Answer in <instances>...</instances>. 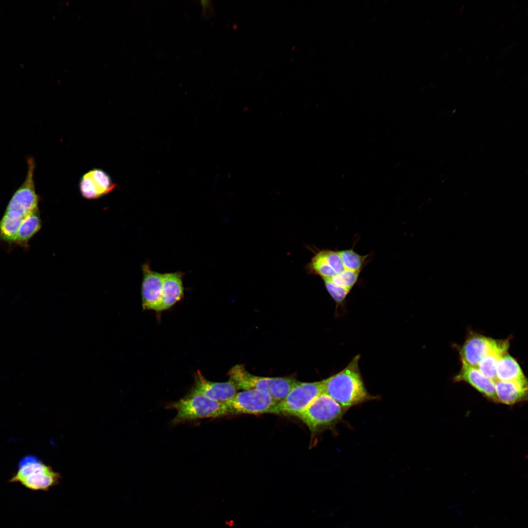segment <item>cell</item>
<instances>
[{
  "label": "cell",
  "instance_id": "22",
  "mask_svg": "<svg viewBox=\"0 0 528 528\" xmlns=\"http://www.w3.org/2000/svg\"><path fill=\"white\" fill-rule=\"evenodd\" d=\"M79 187L82 195L87 199H96L101 197L88 172L82 176Z\"/></svg>",
  "mask_w": 528,
  "mask_h": 528
},
{
  "label": "cell",
  "instance_id": "1",
  "mask_svg": "<svg viewBox=\"0 0 528 528\" xmlns=\"http://www.w3.org/2000/svg\"><path fill=\"white\" fill-rule=\"evenodd\" d=\"M25 178L13 194L0 220V238L9 243H14L18 230L23 219L39 209V198L34 179V159L28 157Z\"/></svg>",
  "mask_w": 528,
  "mask_h": 528
},
{
  "label": "cell",
  "instance_id": "13",
  "mask_svg": "<svg viewBox=\"0 0 528 528\" xmlns=\"http://www.w3.org/2000/svg\"><path fill=\"white\" fill-rule=\"evenodd\" d=\"M183 275L181 271L163 273L162 297L158 311L170 308L183 297Z\"/></svg>",
  "mask_w": 528,
  "mask_h": 528
},
{
  "label": "cell",
  "instance_id": "21",
  "mask_svg": "<svg viewBox=\"0 0 528 528\" xmlns=\"http://www.w3.org/2000/svg\"><path fill=\"white\" fill-rule=\"evenodd\" d=\"M360 272L346 270L328 279L335 285L350 291L356 283Z\"/></svg>",
  "mask_w": 528,
  "mask_h": 528
},
{
  "label": "cell",
  "instance_id": "12",
  "mask_svg": "<svg viewBox=\"0 0 528 528\" xmlns=\"http://www.w3.org/2000/svg\"><path fill=\"white\" fill-rule=\"evenodd\" d=\"M497 340L483 336H473L466 340L461 351L462 360L476 367L492 350Z\"/></svg>",
  "mask_w": 528,
  "mask_h": 528
},
{
  "label": "cell",
  "instance_id": "6",
  "mask_svg": "<svg viewBox=\"0 0 528 528\" xmlns=\"http://www.w3.org/2000/svg\"><path fill=\"white\" fill-rule=\"evenodd\" d=\"M347 410L325 393L318 396L297 417L312 433L333 426Z\"/></svg>",
  "mask_w": 528,
  "mask_h": 528
},
{
  "label": "cell",
  "instance_id": "10",
  "mask_svg": "<svg viewBox=\"0 0 528 528\" xmlns=\"http://www.w3.org/2000/svg\"><path fill=\"white\" fill-rule=\"evenodd\" d=\"M238 389L230 379L226 382H213L206 379L198 372L195 384L189 394H200L210 399L224 402L233 397Z\"/></svg>",
  "mask_w": 528,
  "mask_h": 528
},
{
  "label": "cell",
  "instance_id": "3",
  "mask_svg": "<svg viewBox=\"0 0 528 528\" xmlns=\"http://www.w3.org/2000/svg\"><path fill=\"white\" fill-rule=\"evenodd\" d=\"M228 374L229 379L238 390H256L268 394L274 399H283L290 390L299 381L287 377H264L249 373L244 365L238 364L233 367Z\"/></svg>",
  "mask_w": 528,
  "mask_h": 528
},
{
  "label": "cell",
  "instance_id": "8",
  "mask_svg": "<svg viewBox=\"0 0 528 528\" xmlns=\"http://www.w3.org/2000/svg\"><path fill=\"white\" fill-rule=\"evenodd\" d=\"M278 402L265 392L248 390L237 393L224 402L228 416L270 413Z\"/></svg>",
  "mask_w": 528,
  "mask_h": 528
},
{
  "label": "cell",
  "instance_id": "5",
  "mask_svg": "<svg viewBox=\"0 0 528 528\" xmlns=\"http://www.w3.org/2000/svg\"><path fill=\"white\" fill-rule=\"evenodd\" d=\"M59 473L33 455H27L20 461L16 473L10 479L11 483H20L27 488L47 490L59 483Z\"/></svg>",
  "mask_w": 528,
  "mask_h": 528
},
{
  "label": "cell",
  "instance_id": "11",
  "mask_svg": "<svg viewBox=\"0 0 528 528\" xmlns=\"http://www.w3.org/2000/svg\"><path fill=\"white\" fill-rule=\"evenodd\" d=\"M461 369L455 380L464 381L475 388L489 400L498 403L494 382L484 376L479 369L462 360Z\"/></svg>",
  "mask_w": 528,
  "mask_h": 528
},
{
  "label": "cell",
  "instance_id": "24",
  "mask_svg": "<svg viewBox=\"0 0 528 528\" xmlns=\"http://www.w3.org/2000/svg\"><path fill=\"white\" fill-rule=\"evenodd\" d=\"M326 288L338 304L342 302L350 291L338 286L328 279H324Z\"/></svg>",
  "mask_w": 528,
  "mask_h": 528
},
{
  "label": "cell",
  "instance_id": "17",
  "mask_svg": "<svg viewBox=\"0 0 528 528\" xmlns=\"http://www.w3.org/2000/svg\"><path fill=\"white\" fill-rule=\"evenodd\" d=\"M42 222L39 209L28 215L18 230L14 243L27 247L29 241L40 230Z\"/></svg>",
  "mask_w": 528,
  "mask_h": 528
},
{
  "label": "cell",
  "instance_id": "2",
  "mask_svg": "<svg viewBox=\"0 0 528 528\" xmlns=\"http://www.w3.org/2000/svg\"><path fill=\"white\" fill-rule=\"evenodd\" d=\"M359 358L355 356L343 370L324 380V393L347 410L372 398L360 372Z\"/></svg>",
  "mask_w": 528,
  "mask_h": 528
},
{
  "label": "cell",
  "instance_id": "9",
  "mask_svg": "<svg viewBox=\"0 0 528 528\" xmlns=\"http://www.w3.org/2000/svg\"><path fill=\"white\" fill-rule=\"evenodd\" d=\"M142 269L143 309L158 311L162 297L163 274L152 270L148 263L144 264Z\"/></svg>",
  "mask_w": 528,
  "mask_h": 528
},
{
  "label": "cell",
  "instance_id": "19",
  "mask_svg": "<svg viewBox=\"0 0 528 528\" xmlns=\"http://www.w3.org/2000/svg\"><path fill=\"white\" fill-rule=\"evenodd\" d=\"M345 267L353 271L360 272L367 256H361L352 249L339 251Z\"/></svg>",
  "mask_w": 528,
  "mask_h": 528
},
{
  "label": "cell",
  "instance_id": "14",
  "mask_svg": "<svg viewBox=\"0 0 528 528\" xmlns=\"http://www.w3.org/2000/svg\"><path fill=\"white\" fill-rule=\"evenodd\" d=\"M494 384L498 403L513 405L527 399L528 384L497 380Z\"/></svg>",
  "mask_w": 528,
  "mask_h": 528
},
{
  "label": "cell",
  "instance_id": "18",
  "mask_svg": "<svg viewBox=\"0 0 528 528\" xmlns=\"http://www.w3.org/2000/svg\"><path fill=\"white\" fill-rule=\"evenodd\" d=\"M88 173L101 196L109 193L115 188L116 184L103 170L93 169Z\"/></svg>",
  "mask_w": 528,
  "mask_h": 528
},
{
  "label": "cell",
  "instance_id": "7",
  "mask_svg": "<svg viewBox=\"0 0 528 528\" xmlns=\"http://www.w3.org/2000/svg\"><path fill=\"white\" fill-rule=\"evenodd\" d=\"M324 380L299 382L286 396L278 402L270 413L298 417L318 396L324 393Z\"/></svg>",
  "mask_w": 528,
  "mask_h": 528
},
{
  "label": "cell",
  "instance_id": "4",
  "mask_svg": "<svg viewBox=\"0 0 528 528\" xmlns=\"http://www.w3.org/2000/svg\"><path fill=\"white\" fill-rule=\"evenodd\" d=\"M167 407L177 412L171 422L173 425L194 419L228 416L224 402L214 400L200 394H188Z\"/></svg>",
  "mask_w": 528,
  "mask_h": 528
},
{
  "label": "cell",
  "instance_id": "15",
  "mask_svg": "<svg viewBox=\"0 0 528 528\" xmlns=\"http://www.w3.org/2000/svg\"><path fill=\"white\" fill-rule=\"evenodd\" d=\"M497 380L527 384V380L516 361L507 353L499 360L496 368Z\"/></svg>",
  "mask_w": 528,
  "mask_h": 528
},
{
  "label": "cell",
  "instance_id": "16",
  "mask_svg": "<svg viewBox=\"0 0 528 528\" xmlns=\"http://www.w3.org/2000/svg\"><path fill=\"white\" fill-rule=\"evenodd\" d=\"M508 341H498L492 350L481 361L477 368L487 378L495 382L497 380L496 368L501 357L507 351Z\"/></svg>",
  "mask_w": 528,
  "mask_h": 528
},
{
  "label": "cell",
  "instance_id": "20",
  "mask_svg": "<svg viewBox=\"0 0 528 528\" xmlns=\"http://www.w3.org/2000/svg\"><path fill=\"white\" fill-rule=\"evenodd\" d=\"M311 266L314 271L324 279H331L336 273L328 264L323 251L317 253L312 259Z\"/></svg>",
  "mask_w": 528,
  "mask_h": 528
},
{
  "label": "cell",
  "instance_id": "23",
  "mask_svg": "<svg viewBox=\"0 0 528 528\" xmlns=\"http://www.w3.org/2000/svg\"><path fill=\"white\" fill-rule=\"evenodd\" d=\"M323 252L328 264L335 272L336 275L348 270L345 267L339 251L325 250Z\"/></svg>",
  "mask_w": 528,
  "mask_h": 528
}]
</instances>
